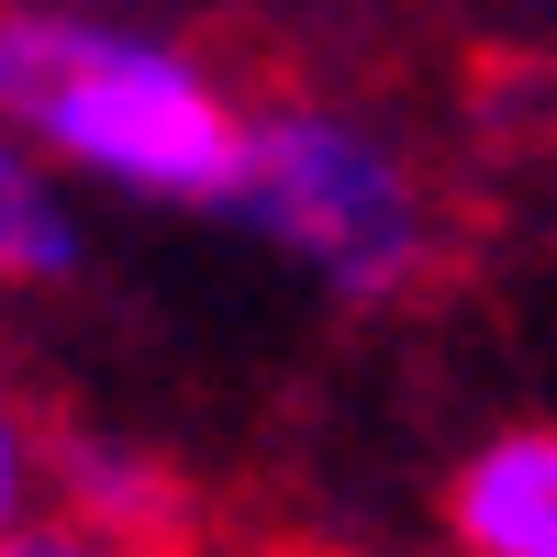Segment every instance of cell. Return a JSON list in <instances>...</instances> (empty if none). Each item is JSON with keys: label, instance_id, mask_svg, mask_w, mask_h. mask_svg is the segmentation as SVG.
I'll return each mask as SVG.
<instances>
[{"label": "cell", "instance_id": "3957f363", "mask_svg": "<svg viewBox=\"0 0 557 557\" xmlns=\"http://www.w3.org/2000/svg\"><path fill=\"white\" fill-rule=\"evenodd\" d=\"M45 524H67L112 557H190L201 524V491L168 446L146 435H112V424H57V469H45Z\"/></svg>", "mask_w": 557, "mask_h": 557}, {"label": "cell", "instance_id": "9c48e42d", "mask_svg": "<svg viewBox=\"0 0 557 557\" xmlns=\"http://www.w3.org/2000/svg\"><path fill=\"white\" fill-rule=\"evenodd\" d=\"M535 12H557V0H535Z\"/></svg>", "mask_w": 557, "mask_h": 557}, {"label": "cell", "instance_id": "7a4b0ae2", "mask_svg": "<svg viewBox=\"0 0 557 557\" xmlns=\"http://www.w3.org/2000/svg\"><path fill=\"white\" fill-rule=\"evenodd\" d=\"M235 223L278 268H301L312 290L368 301V312L424 290L435 257H446V201H435L424 146H412L391 112L335 101V89H278V101H257Z\"/></svg>", "mask_w": 557, "mask_h": 557}, {"label": "cell", "instance_id": "277c9868", "mask_svg": "<svg viewBox=\"0 0 557 557\" xmlns=\"http://www.w3.org/2000/svg\"><path fill=\"white\" fill-rule=\"evenodd\" d=\"M457 557H557V424H491L435 491Z\"/></svg>", "mask_w": 557, "mask_h": 557}, {"label": "cell", "instance_id": "ba28073f", "mask_svg": "<svg viewBox=\"0 0 557 557\" xmlns=\"http://www.w3.org/2000/svg\"><path fill=\"white\" fill-rule=\"evenodd\" d=\"M190 557H301V546H235V535H201Z\"/></svg>", "mask_w": 557, "mask_h": 557}, {"label": "cell", "instance_id": "52a82bcc", "mask_svg": "<svg viewBox=\"0 0 557 557\" xmlns=\"http://www.w3.org/2000/svg\"><path fill=\"white\" fill-rule=\"evenodd\" d=\"M12 557H112V546H89V535H67V524H34Z\"/></svg>", "mask_w": 557, "mask_h": 557}, {"label": "cell", "instance_id": "5b68a950", "mask_svg": "<svg viewBox=\"0 0 557 557\" xmlns=\"http://www.w3.org/2000/svg\"><path fill=\"white\" fill-rule=\"evenodd\" d=\"M89 268V201L0 123V290H67Z\"/></svg>", "mask_w": 557, "mask_h": 557}, {"label": "cell", "instance_id": "8992f818", "mask_svg": "<svg viewBox=\"0 0 557 557\" xmlns=\"http://www.w3.org/2000/svg\"><path fill=\"white\" fill-rule=\"evenodd\" d=\"M45 469H57V424H45L34 391L0 368V557L45 524Z\"/></svg>", "mask_w": 557, "mask_h": 557}, {"label": "cell", "instance_id": "6da1fadb", "mask_svg": "<svg viewBox=\"0 0 557 557\" xmlns=\"http://www.w3.org/2000/svg\"><path fill=\"white\" fill-rule=\"evenodd\" d=\"M0 123L78 201L235 212L257 101L212 45L134 0H0Z\"/></svg>", "mask_w": 557, "mask_h": 557}]
</instances>
